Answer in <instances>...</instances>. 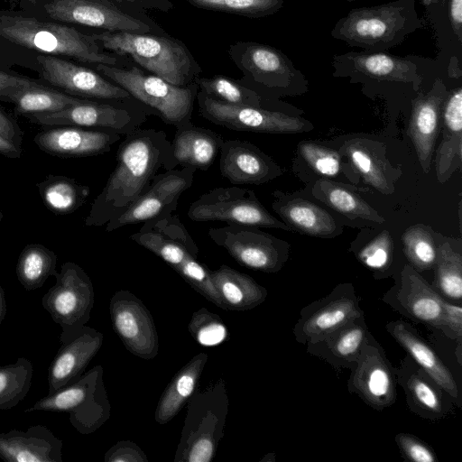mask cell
Returning a JSON list of instances; mask_svg holds the SVG:
<instances>
[{"label": "cell", "instance_id": "obj_58", "mask_svg": "<svg viewBox=\"0 0 462 462\" xmlns=\"http://www.w3.org/2000/svg\"><path fill=\"white\" fill-rule=\"evenodd\" d=\"M447 0H420L421 4L425 7H429L433 5H444Z\"/></svg>", "mask_w": 462, "mask_h": 462}, {"label": "cell", "instance_id": "obj_21", "mask_svg": "<svg viewBox=\"0 0 462 462\" xmlns=\"http://www.w3.org/2000/svg\"><path fill=\"white\" fill-rule=\"evenodd\" d=\"M440 296L409 263L404 264L399 279L382 297L395 311L416 323L444 332V310Z\"/></svg>", "mask_w": 462, "mask_h": 462}, {"label": "cell", "instance_id": "obj_43", "mask_svg": "<svg viewBox=\"0 0 462 462\" xmlns=\"http://www.w3.org/2000/svg\"><path fill=\"white\" fill-rule=\"evenodd\" d=\"M32 374V364L25 357L0 366V410H9L25 398Z\"/></svg>", "mask_w": 462, "mask_h": 462}, {"label": "cell", "instance_id": "obj_5", "mask_svg": "<svg viewBox=\"0 0 462 462\" xmlns=\"http://www.w3.org/2000/svg\"><path fill=\"white\" fill-rule=\"evenodd\" d=\"M130 238L162 259L201 296L226 310L209 268L199 261V247L178 215L169 213L147 220Z\"/></svg>", "mask_w": 462, "mask_h": 462}, {"label": "cell", "instance_id": "obj_30", "mask_svg": "<svg viewBox=\"0 0 462 462\" xmlns=\"http://www.w3.org/2000/svg\"><path fill=\"white\" fill-rule=\"evenodd\" d=\"M387 332L454 401H458L457 382L448 367L433 348L411 324L402 320L390 321L385 325Z\"/></svg>", "mask_w": 462, "mask_h": 462}, {"label": "cell", "instance_id": "obj_28", "mask_svg": "<svg viewBox=\"0 0 462 462\" xmlns=\"http://www.w3.org/2000/svg\"><path fill=\"white\" fill-rule=\"evenodd\" d=\"M62 441L43 425L0 433V458L5 462H62Z\"/></svg>", "mask_w": 462, "mask_h": 462}, {"label": "cell", "instance_id": "obj_17", "mask_svg": "<svg viewBox=\"0 0 462 462\" xmlns=\"http://www.w3.org/2000/svg\"><path fill=\"white\" fill-rule=\"evenodd\" d=\"M422 57L395 56L383 52L349 51L332 57L334 77H347L351 81H375L411 85L418 90L423 77Z\"/></svg>", "mask_w": 462, "mask_h": 462}, {"label": "cell", "instance_id": "obj_24", "mask_svg": "<svg viewBox=\"0 0 462 462\" xmlns=\"http://www.w3.org/2000/svg\"><path fill=\"white\" fill-rule=\"evenodd\" d=\"M219 170L236 185H260L282 174L278 164L250 142L224 140L219 152Z\"/></svg>", "mask_w": 462, "mask_h": 462}, {"label": "cell", "instance_id": "obj_16", "mask_svg": "<svg viewBox=\"0 0 462 462\" xmlns=\"http://www.w3.org/2000/svg\"><path fill=\"white\" fill-rule=\"evenodd\" d=\"M350 371L347 390L366 405L382 411L395 403L396 368L371 332L362 345L356 366Z\"/></svg>", "mask_w": 462, "mask_h": 462}, {"label": "cell", "instance_id": "obj_7", "mask_svg": "<svg viewBox=\"0 0 462 462\" xmlns=\"http://www.w3.org/2000/svg\"><path fill=\"white\" fill-rule=\"evenodd\" d=\"M226 383L218 379L199 386L188 402L187 415L174 462H210L215 457L228 413Z\"/></svg>", "mask_w": 462, "mask_h": 462}, {"label": "cell", "instance_id": "obj_13", "mask_svg": "<svg viewBox=\"0 0 462 462\" xmlns=\"http://www.w3.org/2000/svg\"><path fill=\"white\" fill-rule=\"evenodd\" d=\"M56 282L42 299V307L61 327L60 338L76 333L85 326L94 307V287L87 273L77 263L61 264Z\"/></svg>", "mask_w": 462, "mask_h": 462}, {"label": "cell", "instance_id": "obj_54", "mask_svg": "<svg viewBox=\"0 0 462 462\" xmlns=\"http://www.w3.org/2000/svg\"><path fill=\"white\" fill-rule=\"evenodd\" d=\"M0 134L14 143L22 146L23 132L17 121L0 107Z\"/></svg>", "mask_w": 462, "mask_h": 462}, {"label": "cell", "instance_id": "obj_8", "mask_svg": "<svg viewBox=\"0 0 462 462\" xmlns=\"http://www.w3.org/2000/svg\"><path fill=\"white\" fill-rule=\"evenodd\" d=\"M243 72L238 81L265 99L301 95L308 90L304 74L282 51L255 42H236L227 51Z\"/></svg>", "mask_w": 462, "mask_h": 462}, {"label": "cell", "instance_id": "obj_29", "mask_svg": "<svg viewBox=\"0 0 462 462\" xmlns=\"http://www.w3.org/2000/svg\"><path fill=\"white\" fill-rule=\"evenodd\" d=\"M364 315L332 330L320 339L306 346L308 354L329 364L336 370H352L362 345L369 333Z\"/></svg>", "mask_w": 462, "mask_h": 462}, {"label": "cell", "instance_id": "obj_32", "mask_svg": "<svg viewBox=\"0 0 462 462\" xmlns=\"http://www.w3.org/2000/svg\"><path fill=\"white\" fill-rule=\"evenodd\" d=\"M223 137L192 122L176 128L171 143V155L176 166L207 171L219 154Z\"/></svg>", "mask_w": 462, "mask_h": 462}, {"label": "cell", "instance_id": "obj_9", "mask_svg": "<svg viewBox=\"0 0 462 462\" xmlns=\"http://www.w3.org/2000/svg\"><path fill=\"white\" fill-rule=\"evenodd\" d=\"M92 67L149 107L165 124L177 128L191 122L199 92L195 81L185 87L176 86L134 64L128 68L105 64Z\"/></svg>", "mask_w": 462, "mask_h": 462}, {"label": "cell", "instance_id": "obj_56", "mask_svg": "<svg viewBox=\"0 0 462 462\" xmlns=\"http://www.w3.org/2000/svg\"><path fill=\"white\" fill-rule=\"evenodd\" d=\"M23 147L19 146L0 134V154L9 159H19Z\"/></svg>", "mask_w": 462, "mask_h": 462}, {"label": "cell", "instance_id": "obj_49", "mask_svg": "<svg viewBox=\"0 0 462 462\" xmlns=\"http://www.w3.org/2000/svg\"><path fill=\"white\" fill-rule=\"evenodd\" d=\"M394 441L403 457L411 462H438L433 448L418 437L401 432L395 435Z\"/></svg>", "mask_w": 462, "mask_h": 462}, {"label": "cell", "instance_id": "obj_20", "mask_svg": "<svg viewBox=\"0 0 462 462\" xmlns=\"http://www.w3.org/2000/svg\"><path fill=\"white\" fill-rule=\"evenodd\" d=\"M195 171L193 168L181 167L158 173L148 188L120 216L106 224V231L112 232L125 226L173 213L181 194L192 186Z\"/></svg>", "mask_w": 462, "mask_h": 462}, {"label": "cell", "instance_id": "obj_26", "mask_svg": "<svg viewBox=\"0 0 462 462\" xmlns=\"http://www.w3.org/2000/svg\"><path fill=\"white\" fill-rule=\"evenodd\" d=\"M448 93L443 80L437 79L428 92L420 93L412 101L408 134L425 173L430 169L442 107Z\"/></svg>", "mask_w": 462, "mask_h": 462}, {"label": "cell", "instance_id": "obj_42", "mask_svg": "<svg viewBox=\"0 0 462 462\" xmlns=\"http://www.w3.org/2000/svg\"><path fill=\"white\" fill-rule=\"evenodd\" d=\"M199 90L217 101L232 106H263L270 101L254 90L242 85L238 79L223 75L211 78L198 77L195 79Z\"/></svg>", "mask_w": 462, "mask_h": 462}, {"label": "cell", "instance_id": "obj_31", "mask_svg": "<svg viewBox=\"0 0 462 462\" xmlns=\"http://www.w3.org/2000/svg\"><path fill=\"white\" fill-rule=\"evenodd\" d=\"M442 140L437 149L438 180L446 182L462 166V88L448 91L441 112Z\"/></svg>", "mask_w": 462, "mask_h": 462}, {"label": "cell", "instance_id": "obj_2", "mask_svg": "<svg viewBox=\"0 0 462 462\" xmlns=\"http://www.w3.org/2000/svg\"><path fill=\"white\" fill-rule=\"evenodd\" d=\"M0 40L40 54L91 66L128 68L133 64L128 57L101 48L91 33L69 24L37 18L22 10L0 9Z\"/></svg>", "mask_w": 462, "mask_h": 462}, {"label": "cell", "instance_id": "obj_50", "mask_svg": "<svg viewBox=\"0 0 462 462\" xmlns=\"http://www.w3.org/2000/svg\"><path fill=\"white\" fill-rule=\"evenodd\" d=\"M444 310V332L449 339L456 341V356L459 365L462 361V308L460 304H452L445 299L442 301Z\"/></svg>", "mask_w": 462, "mask_h": 462}, {"label": "cell", "instance_id": "obj_14", "mask_svg": "<svg viewBox=\"0 0 462 462\" xmlns=\"http://www.w3.org/2000/svg\"><path fill=\"white\" fill-rule=\"evenodd\" d=\"M208 234L216 245L246 268L277 273L289 258V245L258 226L227 224L210 228Z\"/></svg>", "mask_w": 462, "mask_h": 462}, {"label": "cell", "instance_id": "obj_35", "mask_svg": "<svg viewBox=\"0 0 462 462\" xmlns=\"http://www.w3.org/2000/svg\"><path fill=\"white\" fill-rule=\"evenodd\" d=\"M208 354L195 355L172 377L162 393L154 412L160 425L171 421L188 403L199 386V381L208 362Z\"/></svg>", "mask_w": 462, "mask_h": 462}, {"label": "cell", "instance_id": "obj_39", "mask_svg": "<svg viewBox=\"0 0 462 462\" xmlns=\"http://www.w3.org/2000/svg\"><path fill=\"white\" fill-rule=\"evenodd\" d=\"M312 194L348 218H362L379 224L384 222V218L364 199L337 182L319 179L312 188Z\"/></svg>", "mask_w": 462, "mask_h": 462}, {"label": "cell", "instance_id": "obj_51", "mask_svg": "<svg viewBox=\"0 0 462 462\" xmlns=\"http://www.w3.org/2000/svg\"><path fill=\"white\" fill-rule=\"evenodd\" d=\"M106 462H148L143 449L131 440H120L112 446L104 456Z\"/></svg>", "mask_w": 462, "mask_h": 462}, {"label": "cell", "instance_id": "obj_38", "mask_svg": "<svg viewBox=\"0 0 462 462\" xmlns=\"http://www.w3.org/2000/svg\"><path fill=\"white\" fill-rule=\"evenodd\" d=\"M36 188L46 208L55 215L75 212L90 194L88 186L63 175L50 174Z\"/></svg>", "mask_w": 462, "mask_h": 462}, {"label": "cell", "instance_id": "obj_47", "mask_svg": "<svg viewBox=\"0 0 462 462\" xmlns=\"http://www.w3.org/2000/svg\"><path fill=\"white\" fill-rule=\"evenodd\" d=\"M393 243L387 230L381 232L365 245L356 254L360 263L372 270L374 274H382L391 266L393 261Z\"/></svg>", "mask_w": 462, "mask_h": 462}, {"label": "cell", "instance_id": "obj_19", "mask_svg": "<svg viewBox=\"0 0 462 462\" xmlns=\"http://www.w3.org/2000/svg\"><path fill=\"white\" fill-rule=\"evenodd\" d=\"M362 315L364 311L354 285L344 282L302 308L292 332L298 343L307 345Z\"/></svg>", "mask_w": 462, "mask_h": 462}, {"label": "cell", "instance_id": "obj_57", "mask_svg": "<svg viewBox=\"0 0 462 462\" xmlns=\"http://www.w3.org/2000/svg\"><path fill=\"white\" fill-rule=\"evenodd\" d=\"M6 313H7V305H6L5 291L2 288V286L0 285V325L3 322V320L5 319Z\"/></svg>", "mask_w": 462, "mask_h": 462}, {"label": "cell", "instance_id": "obj_6", "mask_svg": "<svg viewBox=\"0 0 462 462\" xmlns=\"http://www.w3.org/2000/svg\"><path fill=\"white\" fill-rule=\"evenodd\" d=\"M21 10L37 18L102 32L165 34L146 12L110 0H19Z\"/></svg>", "mask_w": 462, "mask_h": 462}, {"label": "cell", "instance_id": "obj_22", "mask_svg": "<svg viewBox=\"0 0 462 462\" xmlns=\"http://www.w3.org/2000/svg\"><path fill=\"white\" fill-rule=\"evenodd\" d=\"M109 313L114 331L131 354L144 360L158 355L156 326L140 299L129 291L119 290L110 300Z\"/></svg>", "mask_w": 462, "mask_h": 462}, {"label": "cell", "instance_id": "obj_41", "mask_svg": "<svg viewBox=\"0 0 462 462\" xmlns=\"http://www.w3.org/2000/svg\"><path fill=\"white\" fill-rule=\"evenodd\" d=\"M435 278L431 285L443 298L454 301L462 299V255L448 242L437 246L434 268Z\"/></svg>", "mask_w": 462, "mask_h": 462}, {"label": "cell", "instance_id": "obj_33", "mask_svg": "<svg viewBox=\"0 0 462 462\" xmlns=\"http://www.w3.org/2000/svg\"><path fill=\"white\" fill-rule=\"evenodd\" d=\"M340 152L348 158L365 183L384 195L393 192L395 171L386 161L379 143L352 139L343 144Z\"/></svg>", "mask_w": 462, "mask_h": 462}, {"label": "cell", "instance_id": "obj_46", "mask_svg": "<svg viewBox=\"0 0 462 462\" xmlns=\"http://www.w3.org/2000/svg\"><path fill=\"white\" fill-rule=\"evenodd\" d=\"M188 329L192 337L201 346H215L229 337V332L220 316L200 308L193 312Z\"/></svg>", "mask_w": 462, "mask_h": 462}, {"label": "cell", "instance_id": "obj_18", "mask_svg": "<svg viewBox=\"0 0 462 462\" xmlns=\"http://www.w3.org/2000/svg\"><path fill=\"white\" fill-rule=\"evenodd\" d=\"M36 63L43 82L70 96L91 100L132 97L126 90L97 70L69 59L38 54Z\"/></svg>", "mask_w": 462, "mask_h": 462}, {"label": "cell", "instance_id": "obj_23", "mask_svg": "<svg viewBox=\"0 0 462 462\" xmlns=\"http://www.w3.org/2000/svg\"><path fill=\"white\" fill-rule=\"evenodd\" d=\"M60 341L61 346L48 368V393L80 378L101 348L104 335L85 325L76 333L60 338Z\"/></svg>", "mask_w": 462, "mask_h": 462}, {"label": "cell", "instance_id": "obj_55", "mask_svg": "<svg viewBox=\"0 0 462 462\" xmlns=\"http://www.w3.org/2000/svg\"><path fill=\"white\" fill-rule=\"evenodd\" d=\"M448 19L458 42H462V0H448Z\"/></svg>", "mask_w": 462, "mask_h": 462}, {"label": "cell", "instance_id": "obj_59", "mask_svg": "<svg viewBox=\"0 0 462 462\" xmlns=\"http://www.w3.org/2000/svg\"><path fill=\"white\" fill-rule=\"evenodd\" d=\"M3 217H4V214H3V211L0 208V223H1L2 219H3Z\"/></svg>", "mask_w": 462, "mask_h": 462}, {"label": "cell", "instance_id": "obj_44", "mask_svg": "<svg viewBox=\"0 0 462 462\" xmlns=\"http://www.w3.org/2000/svg\"><path fill=\"white\" fill-rule=\"evenodd\" d=\"M402 241L408 263L417 272L434 268L437 246L428 226L421 224L410 226L403 233Z\"/></svg>", "mask_w": 462, "mask_h": 462}, {"label": "cell", "instance_id": "obj_15", "mask_svg": "<svg viewBox=\"0 0 462 462\" xmlns=\"http://www.w3.org/2000/svg\"><path fill=\"white\" fill-rule=\"evenodd\" d=\"M199 111L208 121L236 131L265 134H293L312 129V125L300 117L289 116L263 106H232L212 97L200 90L197 95Z\"/></svg>", "mask_w": 462, "mask_h": 462}, {"label": "cell", "instance_id": "obj_27", "mask_svg": "<svg viewBox=\"0 0 462 462\" xmlns=\"http://www.w3.org/2000/svg\"><path fill=\"white\" fill-rule=\"evenodd\" d=\"M396 381L413 413L432 421L446 416L444 391L408 354L396 368Z\"/></svg>", "mask_w": 462, "mask_h": 462}, {"label": "cell", "instance_id": "obj_60", "mask_svg": "<svg viewBox=\"0 0 462 462\" xmlns=\"http://www.w3.org/2000/svg\"><path fill=\"white\" fill-rule=\"evenodd\" d=\"M345 1H346V2H348V3H351V2H354V1H356V0H345Z\"/></svg>", "mask_w": 462, "mask_h": 462}, {"label": "cell", "instance_id": "obj_52", "mask_svg": "<svg viewBox=\"0 0 462 462\" xmlns=\"http://www.w3.org/2000/svg\"><path fill=\"white\" fill-rule=\"evenodd\" d=\"M46 84L42 79H33L0 69V96L15 88ZM47 85V84H46Z\"/></svg>", "mask_w": 462, "mask_h": 462}, {"label": "cell", "instance_id": "obj_11", "mask_svg": "<svg viewBox=\"0 0 462 462\" xmlns=\"http://www.w3.org/2000/svg\"><path fill=\"white\" fill-rule=\"evenodd\" d=\"M103 375V367L97 365L84 373L76 382L48 393L24 412H67L69 422L78 432L84 435L91 434L111 415V404Z\"/></svg>", "mask_w": 462, "mask_h": 462}, {"label": "cell", "instance_id": "obj_4", "mask_svg": "<svg viewBox=\"0 0 462 462\" xmlns=\"http://www.w3.org/2000/svg\"><path fill=\"white\" fill-rule=\"evenodd\" d=\"M416 0H394L374 6L357 7L340 18L331 36L369 52H383L400 45L420 29Z\"/></svg>", "mask_w": 462, "mask_h": 462}, {"label": "cell", "instance_id": "obj_45", "mask_svg": "<svg viewBox=\"0 0 462 462\" xmlns=\"http://www.w3.org/2000/svg\"><path fill=\"white\" fill-rule=\"evenodd\" d=\"M189 5L209 11L223 12L249 18L274 14L284 0H186Z\"/></svg>", "mask_w": 462, "mask_h": 462}, {"label": "cell", "instance_id": "obj_3", "mask_svg": "<svg viewBox=\"0 0 462 462\" xmlns=\"http://www.w3.org/2000/svg\"><path fill=\"white\" fill-rule=\"evenodd\" d=\"M91 34L104 50L128 57L138 67L173 85L188 86L202 72L186 44L167 33L104 31Z\"/></svg>", "mask_w": 462, "mask_h": 462}, {"label": "cell", "instance_id": "obj_25", "mask_svg": "<svg viewBox=\"0 0 462 462\" xmlns=\"http://www.w3.org/2000/svg\"><path fill=\"white\" fill-rule=\"evenodd\" d=\"M120 139L116 134L61 125L44 128L35 134L33 142L50 155L73 158L106 153Z\"/></svg>", "mask_w": 462, "mask_h": 462}, {"label": "cell", "instance_id": "obj_40", "mask_svg": "<svg viewBox=\"0 0 462 462\" xmlns=\"http://www.w3.org/2000/svg\"><path fill=\"white\" fill-rule=\"evenodd\" d=\"M57 254L41 244H29L19 254L15 273L19 282L26 291L42 287L50 276L59 273Z\"/></svg>", "mask_w": 462, "mask_h": 462}, {"label": "cell", "instance_id": "obj_48", "mask_svg": "<svg viewBox=\"0 0 462 462\" xmlns=\"http://www.w3.org/2000/svg\"><path fill=\"white\" fill-rule=\"evenodd\" d=\"M299 152L308 165L318 174L334 177L340 171V156L333 149L310 142H302Z\"/></svg>", "mask_w": 462, "mask_h": 462}, {"label": "cell", "instance_id": "obj_10", "mask_svg": "<svg viewBox=\"0 0 462 462\" xmlns=\"http://www.w3.org/2000/svg\"><path fill=\"white\" fill-rule=\"evenodd\" d=\"M152 110L132 97L84 101L62 110L25 117L43 128L61 125L89 128L126 136L144 124Z\"/></svg>", "mask_w": 462, "mask_h": 462}, {"label": "cell", "instance_id": "obj_37", "mask_svg": "<svg viewBox=\"0 0 462 462\" xmlns=\"http://www.w3.org/2000/svg\"><path fill=\"white\" fill-rule=\"evenodd\" d=\"M85 99L46 84L15 88L0 96V101L14 104V114L23 116L57 112Z\"/></svg>", "mask_w": 462, "mask_h": 462}, {"label": "cell", "instance_id": "obj_12", "mask_svg": "<svg viewBox=\"0 0 462 462\" xmlns=\"http://www.w3.org/2000/svg\"><path fill=\"white\" fill-rule=\"evenodd\" d=\"M188 217L196 222L220 221L293 229L274 217L259 201L254 190L239 187H218L200 195L188 209Z\"/></svg>", "mask_w": 462, "mask_h": 462}, {"label": "cell", "instance_id": "obj_1", "mask_svg": "<svg viewBox=\"0 0 462 462\" xmlns=\"http://www.w3.org/2000/svg\"><path fill=\"white\" fill-rule=\"evenodd\" d=\"M116 165L94 199L87 226H101L120 216L150 185L160 170L176 168L165 132L137 129L127 134L116 154Z\"/></svg>", "mask_w": 462, "mask_h": 462}, {"label": "cell", "instance_id": "obj_53", "mask_svg": "<svg viewBox=\"0 0 462 462\" xmlns=\"http://www.w3.org/2000/svg\"><path fill=\"white\" fill-rule=\"evenodd\" d=\"M119 5L126 8L147 12L148 10H157L163 13H169L173 9V4L171 0H110Z\"/></svg>", "mask_w": 462, "mask_h": 462}, {"label": "cell", "instance_id": "obj_34", "mask_svg": "<svg viewBox=\"0 0 462 462\" xmlns=\"http://www.w3.org/2000/svg\"><path fill=\"white\" fill-rule=\"evenodd\" d=\"M209 274L226 310L245 311L262 304L267 298V290L249 275L227 265Z\"/></svg>", "mask_w": 462, "mask_h": 462}, {"label": "cell", "instance_id": "obj_36", "mask_svg": "<svg viewBox=\"0 0 462 462\" xmlns=\"http://www.w3.org/2000/svg\"><path fill=\"white\" fill-rule=\"evenodd\" d=\"M273 210L291 228L293 226L313 236L327 237L332 236L337 226L334 218L322 208L301 199H285L276 192Z\"/></svg>", "mask_w": 462, "mask_h": 462}]
</instances>
